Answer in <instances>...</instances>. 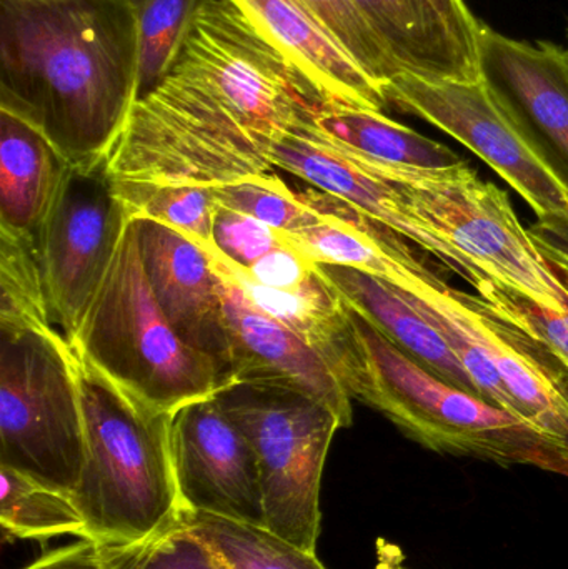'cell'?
<instances>
[{
  "instance_id": "15",
  "label": "cell",
  "mask_w": 568,
  "mask_h": 569,
  "mask_svg": "<svg viewBox=\"0 0 568 569\" xmlns=\"http://www.w3.org/2000/svg\"><path fill=\"white\" fill-rule=\"evenodd\" d=\"M147 279L173 330L233 383L232 340L219 279L197 240L172 227L133 219Z\"/></svg>"
},
{
  "instance_id": "29",
  "label": "cell",
  "mask_w": 568,
  "mask_h": 569,
  "mask_svg": "<svg viewBox=\"0 0 568 569\" xmlns=\"http://www.w3.org/2000/svg\"><path fill=\"white\" fill-rule=\"evenodd\" d=\"M106 569H223L212 548L182 521L126 545H99Z\"/></svg>"
},
{
  "instance_id": "33",
  "label": "cell",
  "mask_w": 568,
  "mask_h": 569,
  "mask_svg": "<svg viewBox=\"0 0 568 569\" xmlns=\"http://www.w3.org/2000/svg\"><path fill=\"white\" fill-rule=\"evenodd\" d=\"M230 267L243 279L260 287L272 288V290H293L316 272L317 263L287 240L286 246L267 253L249 269H240L233 263H230Z\"/></svg>"
},
{
  "instance_id": "21",
  "label": "cell",
  "mask_w": 568,
  "mask_h": 569,
  "mask_svg": "<svg viewBox=\"0 0 568 569\" xmlns=\"http://www.w3.org/2000/svg\"><path fill=\"white\" fill-rule=\"evenodd\" d=\"M69 166L37 127L0 109V229L36 237Z\"/></svg>"
},
{
  "instance_id": "38",
  "label": "cell",
  "mask_w": 568,
  "mask_h": 569,
  "mask_svg": "<svg viewBox=\"0 0 568 569\" xmlns=\"http://www.w3.org/2000/svg\"><path fill=\"white\" fill-rule=\"evenodd\" d=\"M130 2L133 3V6H139L140 2H142V0H130Z\"/></svg>"
},
{
  "instance_id": "9",
  "label": "cell",
  "mask_w": 568,
  "mask_h": 569,
  "mask_svg": "<svg viewBox=\"0 0 568 569\" xmlns=\"http://www.w3.org/2000/svg\"><path fill=\"white\" fill-rule=\"evenodd\" d=\"M389 107L432 123L506 180L537 219L568 213V182L482 80L400 72L382 89Z\"/></svg>"
},
{
  "instance_id": "35",
  "label": "cell",
  "mask_w": 568,
  "mask_h": 569,
  "mask_svg": "<svg viewBox=\"0 0 568 569\" xmlns=\"http://www.w3.org/2000/svg\"><path fill=\"white\" fill-rule=\"evenodd\" d=\"M23 569H106L99 543L80 540L43 555Z\"/></svg>"
},
{
  "instance_id": "39",
  "label": "cell",
  "mask_w": 568,
  "mask_h": 569,
  "mask_svg": "<svg viewBox=\"0 0 568 569\" xmlns=\"http://www.w3.org/2000/svg\"><path fill=\"white\" fill-rule=\"evenodd\" d=\"M567 40H568V30H567ZM566 56H567V60H568V46L566 47Z\"/></svg>"
},
{
  "instance_id": "10",
  "label": "cell",
  "mask_w": 568,
  "mask_h": 569,
  "mask_svg": "<svg viewBox=\"0 0 568 569\" xmlns=\"http://www.w3.org/2000/svg\"><path fill=\"white\" fill-rule=\"evenodd\" d=\"M129 223L107 159L69 166L36 236L52 320L67 341L106 282Z\"/></svg>"
},
{
  "instance_id": "14",
  "label": "cell",
  "mask_w": 568,
  "mask_h": 569,
  "mask_svg": "<svg viewBox=\"0 0 568 569\" xmlns=\"http://www.w3.org/2000/svg\"><path fill=\"white\" fill-rule=\"evenodd\" d=\"M199 246L219 279L232 340L233 383L279 385L302 391L332 408L343 427L349 428L353 418L352 398L326 360L299 335L247 297L213 243L199 242Z\"/></svg>"
},
{
  "instance_id": "20",
  "label": "cell",
  "mask_w": 568,
  "mask_h": 569,
  "mask_svg": "<svg viewBox=\"0 0 568 569\" xmlns=\"http://www.w3.org/2000/svg\"><path fill=\"white\" fill-rule=\"evenodd\" d=\"M317 269L350 308L372 323L407 357L440 380L477 395L472 380L446 335L413 307L406 291L349 267L317 263Z\"/></svg>"
},
{
  "instance_id": "26",
  "label": "cell",
  "mask_w": 568,
  "mask_h": 569,
  "mask_svg": "<svg viewBox=\"0 0 568 569\" xmlns=\"http://www.w3.org/2000/svg\"><path fill=\"white\" fill-rule=\"evenodd\" d=\"M129 219H147L172 227L192 239L213 243V209L210 187L113 180Z\"/></svg>"
},
{
  "instance_id": "30",
  "label": "cell",
  "mask_w": 568,
  "mask_h": 569,
  "mask_svg": "<svg viewBox=\"0 0 568 569\" xmlns=\"http://www.w3.org/2000/svg\"><path fill=\"white\" fill-rule=\"evenodd\" d=\"M300 2L380 89L403 72L352 0Z\"/></svg>"
},
{
  "instance_id": "3",
  "label": "cell",
  "mask_w": 568,
  "mask_h": 569,
  "mask_svg": "<svg viewBox=\"0 0 568 569\" xmlns=\"http://www.w3.org/2000/svg\"><path fill=\"white\" fill-rule=\"evenodd\" d=\"M72 351L86 427V465L72 500L87 540H147L182 511L170 457L172 415L143 407Z\"/></svg>"
},
{
  "instance_id": "12",
  "label": "cell",
  "mask_w": 568,
  "mask_h": 569,
  "mask_svg": "<svg viewBox=\"0 0 568 569\" xmlns=\"http://www.w3.org/2000/svg\"><path fill=\"white\" fill-rule=\"evenodd\" d=\"M312 120L300 123L273 142L270 149L273 167L379 220L436 257L447 270L472 284L474 290L479 291L492 280L449 240L420 220L399 189L380 176L366 157L323 136Z\"/></svg>"
},
{
  "instance_id": "8",
  "label": "cell",
  "mask_w": 568,
  "mask_h": 569,
  "mask_svg": "<svg viewBox=\"0 0 568 569\" xmlns=\"http://www.w3.org/2000/svg\"><path fill=\"white\" fill-rule=\"evenodd\" d=\"M367 160L399 189L420 220L490 279L549 310H568V291L547 266L529 229L517 219L507 192L480 180L469 163L422 170Z\"/></svg>"
},
{
  "instance_id": "11",
  "label": "cell",
  "mask_w": 568,
  "mask_h": 569,
  "mask_svg": "<svg viewBox=\"0 0 568 569\" xmlns=\"http://www.w3.org/2000/svg\"><path fill=\"white\" fill-rule=\"evenodd\" d=\"M170 457L183 511L266 528L256 450L217 397L173 411Z\"/></svg>"
},
{
  "instance_id": "28",
  "label": "cell",
  "mask_w": 568,
  "mask_h": 569,
  "mask_svg": "<svg viewBox=\"0 0 568 569\" xmlns=\"http://www.w3.org/2000/svg\"><path fill=\"white\" fill-rule=\"evenodd\" d=\"M210 189L216 206L252 217L280 233H296L316 223L309 203L272 172Z\"/></svg>"
},
{
  "instance_id": "24",
  "label": "cell",
  "mask_w": 568,
  "mask_h": 569,
  "mask_svg": "<svg viewBox=\"0 0 568 569\" xmlns=\"http://www.w3.org/2000/svg\"><path fill=\"white\" fill-rule=\"evenodd\" d=\"M0 523L10 537L46 543L50 538L87 540V527L72 497L26 475L0 467Z\"/></svg>"
},
{
  "instance_id": "13",
  "label": "cell",
  "mask_w": 568,
  "mask_h": 569,
  "mask_svg": "<svg viewBox=\"0 0 568 569\" xmlns=\"http://www.w3.org/2000/svg\"><path fill=\"white\" fill-rule=\"evenodd\" d=\"M479 76L568 182V60L550 40L512 39L480 22Z\"/></svg>"
},
{
  "instance_id": "5",
  "label": "cell",
  "mask_w": 568,
  "mask_h": 569,
  "mask_svg": "<svg viewBox=\"0 0 568 569\" xmlns=\"http://www.w3.org/2000/svg\"><path fill=\"white\" fill-rule=\"evenodd\" d=\"M69 343L120 390L157 413L172 415L229 387L213 361L192 350L160 310L133 220Z\"/></svg>"
},
{
  "instance_id": "25",
  "label": "cell",
  "mask_w": 568,
  "mask_h": 569,
  "mask_svg": "<svg viewBox=\"0 0 568 569\" xmlns=\"http://www.w3.org/2000/svg\"><path fill=\"white\" fill-rule=\"evenodd\" d=\"M179 518L212 548L223 569H327L316 553L287 543L266 528L193 511L182 510Z\"/></svg>"
},
{
  "instance_id": "19",
  "label": "cell",
  "mask_w": 568,
  "mask_h": 569,
  "mask_svg": "<svg viewBox=\"0 0 568 569\" xmlns=\"http://www.w3.org/2000/svg\"><path fill=\"white\" fill-rule=\"evenodd\" d=\"M403 72L477 80L479 23L452 16L439 0H352Z\"/></svg>"
},
{
  "instance_id": "2",
  "label": "cell",
  "mask_w": 568,
  "mask_h": 569,
  "mask_svg": "<svg viewBox=\"0 0 568 569\" xmlns=\"http://www.w3.org/2000/svg\"><path fill=\"white\" fill-rule=\"evenodd\" d=\"M137 100L130 0H0V109L37 127L70 166L107 159Z\"/></svg>"
},
{
  "instance_id": "6",
  "label": "cell",
  "mask_w": 568,
  "mask_h": 569,
  "mask_svg": "<svg viewBox=\"0 0 568 569\" xmlns=\"http://www.w3.org/2000/svg\"><path fill=\"white\" fill-rule=\"evenodd\" d=\"M86 427L72 348L59 330L0 335V467L72 497Z\"/></svg>"
},
{
  "instance_id": "17",
  "label": "cell",
  "mask_w": 568,
  "mask_h": 569,
  "mask_svg": "<svg viewBox=\"0 0 568 569\" xmlns=\"http://www.w3.org/2000/svg\"><path fill=\"white\" fill-rule=\"evenodd\" d=\"M316 87L329 109H389L382 89L300 0H229Z\"/></svg>"
},
{
  "instance_id": "37",
  "label": "cell",
  "mask_w": 568,
  "mask_h": 569,
  "mask_svg": "<svg viewBox=\"0 0 568 569\" xmlns=\"http://www.w3.org/2000/svg\"><path fill=\"white\" fill-rule=\"evenodd\" d=\"M452 16L459 17V19L466 20L469 23H479L480 20L474 16L472 10L467 6L466 0H439Z\"/></svg>"
},
{
  "instance_id": "18",
  "label": "cell",
  "mask_w": 568,
  "mask_h": 569,
  "mask_svg": "<svg viewBox=\"0 0 568 569\" xmlns=\"http://www.w3.org/2000/svg\"><path fill=\"white\" fill-rule=\"evenodd\" d=\"M467 330L496 365L516 415L568 451V377L556 360L477 293L456 290Z\"/></svg>"
},
{
  "instance_id": "7",
  "label": "cell",
  "mask_w": 568,
  "mask_h": 569,
  "mask_svg": "<svg viewBox=\"0 0 568 569\" xmlns=\"http://www.w3.org/2000/svg\"><path fill=\"white\" fill-rule=\"evenodd\" d=\"M259 460L266 530L316 553L320 485L342 420L332 408L293 388L232 383L216 395Z\"/></svg>"
},
{
  "instance_id": "36",
  "label": "cell",
  "mask_w": 568,
  "mask_h": 569,
  "mask_svg": "<svg viewBox=\"0 0 568 569\" xmlns=\"http://www.w3.org/2000/svg\"><path fill=\"white\" fill-rule=\"evenodd\" d=\"M376 569H409L403 563V553L396 545L379 540Z\"/></svg>"
},
{
  "instance_id": "16",
  "label": "cell",
  "mask_w": 568,
  "mask_h": 569,
  "mask_svg": "<svg viewBox=\"0 0 568 569\" xmlns=\"http://www.w3.org/2000/svg\"><path fill=\"white\" fill-rule=\"evenodd\" d=\"M299 193L316 213V223L282 236L313 262L369 273L423 301L449 290L407 246L406 237L322 190L310 187Z\"/></svg>"
},
{
  "instance_id": "34",
  "label": "cell",
  "mask_w": 568,
  "mask_h": 569,
  "mask_svg": "<svg viewBox=\"0 0 568 569\" xmlns=\"http://www.w3.org/2000/svg\"><path fill=\"white\" fill-rule=\"evenodd\" d=\"M529 233L547 266L568 291V213L537 219Z\"/></svg>"
},
{
  "instance_id": "31",
  "label": "cell",
  "mask_w": 568,
  "mask_h": 569,
  "mask_svg": "<svg viewBox=\"0 0 568 569\" xmlns=\"http://www.w3.org/2000/svg\"><path fill=\"white\" fill-rule=\"evenodd\" d=\"M487 308L542 347L568 377V310L554 311L490 280L476 291Z\"/></svg>"
},
{
  "instance_id": "32",
  "label": "cell",
  "mask_w": 568,
  "mask_h": 569,
  "mask_svg": "<svg viewBox=\"0 0 568 569\" xmlns=\"http://www.w3.org/2000/svg\"><path fill=\"white\" fill-rule=\"evenodd\" d=\"M286 243L282 233L252 217L219 206L213 209V246L240 269H249L257 260Z\"/></svg>"
},
{
  "instance_id": "22",
  "label": "cell",
  "mask_w": 568,
  "mask_h": 569,
  "mask_svg": "<svg viewBox=\"0 0 568 569\" xmlns=\"http://www.w3.org/2000/svg\"><path fill=\"white\" fill-rule=\"evenodd\" d=\"M312 123L333 142L386 166L446 170L466 162L449 147L420 136L383 112L326 109Z\"/></svg>"
},
{
  "instance_id": "4",
  "label": "cell",
  "mask_w": 568,
  "mask_h": 569,
  "mask_svg": "<svg viewBox=\"0 0 568 569\" xmlns=\"http://www.w3.org/2000/svg\"><path fill=\"white\" fill-rule=\"evenodd\" d=\"M359 337L356 370L343 385L352 400L389 418L437 453L527 465L568 478V451L516 415L460 390L420 367L350 308Z\"/></svg>"
},
{
  "instance_id": "1",
  "label": "cell",
  "mask_w": 568,
  "mask_h": 569,
  "mask_svg": "<svg viewBox=\"0 0 568 569\" xmlns=\"http://www.w3.org/2000/svg\"><path fill=\"white\" fill-rule=\"evenodd\" d=\"M327 109L229 0H200L182 49L107 157L113 180L219 187L272 172L273 142Z\"/></svg>"
},
{
  "instance_id": "27",
  "label": "cell",
  "mask_w": 568,
  "mask_h": 569,
  "mask_svg": "<svg viewBox=\"0 0 568 569\" xmlns=\"http://www.w3.org/2000/svg\"><path fill=\"white\" fill-rule=\"evenodd\" d=\"M199 3L200 0H142L137 6L139 99L169 72Z\"/></svg>"
},
{
  "instance_id": "23",
  "label": "cell",
  "mask_w": 568,
  "mask_h": 569,
  "mask_svg": "<svg viewBox=\"0 0 568 569\" xmlns=\"http://www.w3.org/2000/svg\"><path fill=\"white\" fill-rule=\"evenodd\" d=\"M52 330L36 237L0 229V335Z\"/></svg>"
}]
</instances>
